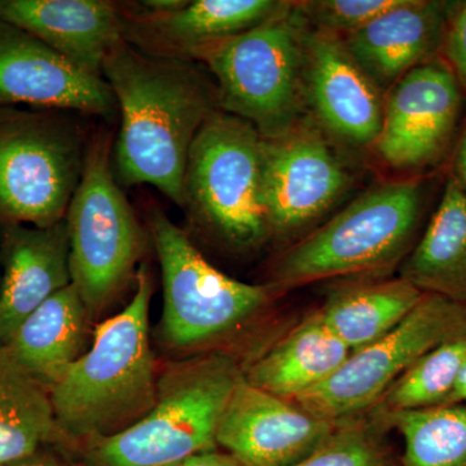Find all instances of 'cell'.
<instances>
[{
	"label": "cell",
	"instance_id": "obj_14",
	"mask_svg": "<svg viewBox=\"0 0 466 466\" xmlns=\"http://www.w3.org/2000/svg\"><path fill=\"white\" fill-rule=\"evenodd\" d=\"M339 424L260 390L242 375L220 417L217 444L245 466H291L319 449Z\"/></svg>",
	"mask_w": 466,
	"mask_h": 466
},
{
	"label": "cell",
	"instance_id": "obj_26",
	"mask_svg": "<svg viewBox=\"0 0 466 466\" xmlns=\"http://www.w3.org/2000/svg\"><path fill=\"white\" fill-rule=\"evenodd\" d=\"M466 360V329L422 355L367 413L391 415L441 406L449 400Z\"/></svg>",
	"mask_w": 466,
	"mask_h": 466
},
{
	"label": "cell",
	"instance_id": "obj_1",
	"mask_svg": "<svg viewBox=\"0 0 466 466\" xmlns=\"http://www.w3.org/2000/svg\"><path fill=\"white\" fill-rule=\"evenodd\" d=\"M103 78L121 113L115 146L119 183L149 184L183 207L189 152L219 109L217 87L196 61L147 54L126 41L104 61Z\"/></svg>",
	"mask_w": 466,
	"mask_h": 466
},
{
	"label": "cell",
	"instance_id": "obj_25",
	"mask_svg": "<svg viewBox=\"0 0 466 466\" xmlns=\"http://www.w3.org/2000/svg\"><path fill=\"white\" fill-rule=\"evenodd\" d=\"M372 417L400 431V466H466V403Z\"/></svg>",
	"mask_w": 466,
	"mask_h": 466
},
{
	"label": "cell",
	"instance_id": "obj_15",
	"mask_svg": "<svg viewBox=\"0 0 466 466\" xmlns=\"http://www.w3.org/2000/svg\"><path fill=\"white\" fill-rule=\"evenodd\" d=\"M23 106L106 119L118 113L103 76L78 69L33 34L0 20V108Z\"/></svg>",
	"mask_w": 466,
	"mask_h": 466
},
{
	"label": "cell",
	"instance_id": "obj_22",
	"mask_svg": "<svg viewBox=\"0 0 466 466\" xmlns=\"http://www.w3.org/2000/svg\"><path fill=\"white\" fill-rule=\"evenodd\" d=\"M400 278L425 294L466 305V192L447 174L441 200Z\"/></svg>",
	"mask_w": 466,
	"mask_h": 466
},
{
	"label": "cell",
	"instance_id": "obj_29",
	"mask_svg": "<svg viewBox=\"0 0 466 466\" xmlns=\"http://www.w3.org/2000/svg\"><path fill=\"white\" fill-rule=\"evenodd\" d=\"M441 57L466 95V0L449 2Z\"/></svg>",
	"mask_w": 466,
	"mask_h": 466
},
{
	"label": "cell",
	"instance_id": "obj_5",
	"mask_svg": "<svg viewBox=\"0 0 466 466\" xmlns=\"http://www.w3.org/2000/svg\"><path fill=\"white\" fill-rule=\"evenodd\" d=\"M309 25L288 2L274 17L195 55L217 81L219 109L275 139L309 118L303 90Z\"/></svg>",
	"mask_w": 466,
	"mask_h": 466
},
{
	"label": "cell",
	"instance_id": "obj_13",
	"mask_svg": "<svg viewBox=\"0 0 466 466\" xmlns=\"http://www.w3.org/2000/svg\"><path fill=\"white\" fill-rule=\"evenodd\" d=\"M303 90L309 118L350 148H373L385 95L351 56L339 36L309 26Z\"/></svg>",
	"mask_w": 466,
	"mask_h": 466
},
{
	"label": "cell",
	"instance_id": "obj_19",
	"mask_svg": "<svg viewBox=\"0 0 466 466\" xmlns=\"http://www.w3.org/2000/svg\"><path fill=\"white\" fill-rule=\"evenodd\" d=\"M0 20L46 43L88 75L125 41V14L106 0H0Z\"/></svg>",
	"mask_w": 466,
	"mask_h": 466
},
{
	"label": "cell",
	"instance_id": "obj_8",
	"mask_svg": "<svg viewBox=\"0 0 466 466\" xmlns=\"http://www.w3.org/2000/svg\"><path fill=\"white\" fill-rule=\"evenodd\" d=\"M183 207L236 250L269 238L263 205V137L244 119L218 109L198 131L184 177Z\"/></svg>",
	"mask_w": 466,
	"mask_h": 466
},
{
	"label": "cell",
	"instance_id": "obj_18",
	"mask_svg": "<svg viewBox=\"0 0 466 466\" xmlns=\"http://www.w3.org/2000/svg\"><path fill=\"white\" fill-rule=\"evenodd\" d=\"M279 0H195L167 14H125V41L147 54L192 60L214 43L260 25L287 5Z\"/></svg>",
	"mask_w": 466,
	"mask_h": 466
},
{
	"label": "cell",
	"instance_id": "obj_32",
	"mask_svg": "<svg viewBox=\"0 0 466 466\" xmlns=\"http://www.w3.org/2000/svg\"><path fill=\"white\" fill-rule=\"evenodd\" d=\"M9 466H76L67 461L63 456L57 455L51 449H46L30 458L21 460L16 464ZM84 466V465H82Z\"/></svg>",
	"mask_w": 466,
	"mask_h": 466
},
{
	"label": "cell",
	"instance_id": "obj_30",
	"mask_svg": "<svg viewBox=\"0 0 466 466\" xmlns=\"http://www.w3.org/2000/svg\"><path fill=\"white\" fill-rule=\"evenodd\" d=\"M449 175L466 192V113L449 161Z\"/></svg>",
	"mask_w": 466,
	"mask_h": 466
},
{
	"label": "cell",
	"instance_id": "obj_16",
	"mask_svg": "<svg viewBox=\"0 0 466 466\" xmlns=\"http://www.w3.org/2000/svg\"><path fill=\"white\" fill-rule=\"evenodd\" d=\"M66 220L56 225L0 226V349L18 325L72 284Z\"/></svg>",
	"mask_w": 466,
	"mask_h": 466
},
{
	"label": "cell",
	"instance_id": "obj_27",
	"mask_svg": "<svg viewBox=\"0 0 466 466\" xmlns=\"http://www.w3.org/2000/svg\"><path fill=\"white\" fill-rule=\"evenodd\" d=\"M386 431L370 415L339 422L319 449L291 466H400L383 440Z\"/></svg>",
	"mask_w": 466,
	"mask_h": 466
},
{
	"label": "cell",
	"instance_id": "obj_7",
	"mask_svg": "<svg viewBox=\"0 0 466 466\" xmlns=\"http://www.w3.org/2000/svg\"><path fill=\"white\" fill-rule=\"evenodd\" d=\"M84 130L67 110L0 108V226L66 219L84 174Z\"/></svg>",
	"mask_w": 466,
	"mask_h": 466
},
{
	"label": "cell",
	"instance_id": "obj_21",
	"mask_svg": "<svg viewBox=\"0 0 466 466\" xmlns=\"http://www.w3.org/2000/svg\"><path fill=\"white\" fill-rule=\"evenodd\" d=\"M88 320L81 296L70 284L18 325L2 349L27 375L50 390L81 357Z\"/></svg>",
	"mask_w": 466,
	"mask_h": 466
},
{
	"label": "cell",
	"instance_id": "obj_2",
	"mask_svg": "<svg viewBox=\"0 0 466 466\" xmlns=\"http://www.w3.org/2000/svg\"><path fill=\"white\" fill-rule=\"evenodd\" d=\"M152 293L149 268L140 265L133 299L97 325L92 348L48 390L67 447L118 433L155 406L158 377L149 339Z\"/></svg>",
	"mask_w": 466,
	"mask_h": 466
},
{
	"label": "cell",
	"instance_id": "obj_6",
	"mask_svg": "<svg viewBox=\"0 0 466 466\" xmlns=\"http://www.w3.org/2000/svg\"><path fill=\"white\" fill-rule=\"evenodd\" d=\"M149 231L164 283L159 333L170 348L198 350L228 341L278 299L268 284H248L220 272L157 208L150 210Z\"/></svg>",
	"mask_w": 466,
	"mask_h": 466
},
{
	"label": "cell",
	"instance_id": "obj_17",
	"mask_svg": "<svg viewBox=\"0 0 466 466\" xmlns=\"http://www.w3.org/2000/svg\"><path fill=\"white\" fill-rule=\"evenodd\" d=\"M447 7L441 0H397L342 41L385 95L408 72L441 57Z\"/></svg>",
	"mask_w": 466,
	"mask_h": 466
},
{
	"label": "cell",
	"instance_id": "obj_23",
	"mask_svg": "<svg viewBox=\"0 0 466 466\" xmlns=\"http://www.w3.org/2000/svg\"><path fill=\"white\" fill-rule=\"evenodd\" d=\"M424 296L400 276L348 279L328 291L318 312L325 325L355 351L394 329Z\"/></svg>",
	"mask_w": 466,
	"mask_h": 466
},
{
	"label": "cell",
	"instance_id": "obj_34",
	"mask_svg": "<svg viewBox=\"0 0 466 466\" xmlns=\"http://www.w3.org/2000/svg\"><path fill=\"white\" fill-rule=\"evenodd\" d=\"M0 287H2V269H0Z\"/></svg>",
	"mask_w": 466,
	"mask_h": 466
},
{
	"label": "cell",
	"instance_id": "obj_3",
	"mask_svg": "<svg viewBox=\"0 0 466 466\" xmlns=\"http://www.w3.org/2000/svg\"><path fill=\"white\" fill-rule=\"evenodd\" d=\"M431 175L377 183L285 249L269 287L285 291L330 279L386 278L415 247Z\"/></svg>",
	"mask_w": 466,
	"mask_h": 466
},
{
	"label": "cell",
	"instance_id": "obj_11",
	"mask_svg": "<svg viewBox=\"0 0 466 466\" xmlns=\"http://www.w3.org/2000/svg\"><path fill=\"white\" fill-rule=\"evenodd\" d=\"M465 99L443 58L416 66L385 94L381 130L372 148L377 157L406 177L431 175L449 165Z\"/></svg>",
	"mask_w": 466,
	"mask_h": 466
},
{
	"label": "cell",
	"instance_id": "obj_4",
	"mask_svg": "<svg viewBox=\"0 0 466 466\" xmlns=\"http://www.w3.org/2000/svg\"><path fill=\"white\" fill-rule=\"evenodd\" d=\"M241 376L225 352L171 364L158 377L152 410L124 431L85 443L84 466H167L219 449L218 426Z\"/></svg>",
	"mask_w": 466,
	"mask_h": 466
},
{
	"label": "cell",
	"instance_id": "obj_20",
	"mask_svg": "<svg viewBox=\"0 0 466 466\" xmlns=\"http://www.w3.org/2000/svg\"><path fill=\"white\" fill-rule=\"evenodd\" d=\"M350 354L351 350L314 309L242 370V375L260 390L294 400L327 381Z\"/></svg>",
	"mask_w": 466,
	"mask_h": 466
},
{
	"label": "cell",
	"instance_id": "obj_10",
	"mask_svg": "<svg viewBox=\"0 0 466 466\" xmlns=\"http://www.w3.org/2000/svg\"><path fill=\"white\" fill-rule=\"evenodd\" d=\"M466 329V305L425 294L400 325L351 351L327 381L294 401L332 422L367 415L422 355Z\"/></svg>",
	"mask_w": 466,
	"mask_h": 466
},
{
	"label": "cell",
	"instance_id": "obj_28",
	"mask_svg": "<svg viewBox=\"0 0 466 466\" xmlns=\"http://www.w3.org/2000/svg\"><path fill=\"white\" fill-rule=\"evenodd\" d=\"M395 3L397 0H305L294 5L311 29L343 38L367 25Z\"/></svg>",
	"mask_w": 466,
	"mask_h": 466
},
{
	"label": "cell",
	"instance_id": "obj_24",
	"mask_svg": "<svg viewBox=\"0 0 466 466\" xmlns=\"http://www.w3.org/2000/svg\"><path fill=\"white\" fill-rule=\"evenodd\" d=\"M54 446H66L50 391L0 349V466Z\"/></svg>",
	"mask_w": 466,
	"mask_h": 466
},
{
	"label": "cell",
	"instance_id": "obj_12",
	"mask_svg": "<svg viewBox=\"0 0 466 466\" xmlns=\"http://www.w3.org/2000/svg\"><path fill=\"white\" fill-rule=\"evenodd\" d=\"M352 179L327 135L311 118L263 139V205L269 238H287L318 222Z\"/></svg>",
	"mask_w": 466,
	"mask_h": 466
},
{
	"label": "cell",
	"instance_id": "obj_31",
	"mask_svg": "<svg viewBox=\"0 0 466 466\" xmlns=\"http://www.w3.org/2000/svg\"><path fill=\"white\" fill-rule=\"evenodd\" d=\"M167 466H245L233 456L220 451H208V452L196 453L188 458L179 460L174 464Z\"/></svg>",
	"mask_w": 466,
	"mask_h": 466
},
{
	"label": "cell",
	"instance_id": "obj_33",
	"mask_svg": "<svg viewBox=\"0 0 466 466\" xmlns=\"http://www.w3.org/2000/svg\"><path fill=\"white\" fill-rule=\"evenodd\" d=\"M466 403V360L462 367L461 373L453 389L452 394L450 395L449 400L444 404Z\"/></svg>",
	"mask_w": 466,
	"mask_h": 466
},
{
	"label": "cell",
	"instance_id": "obj_9",
	"mask_svg": "<svg viewBox=\"0 0 466 466\" xmlns=\"http://www.w3.org/2000/svg\"><path fill=\"white\" fill-rule=\"evenodd\" d=\"M106 135L88 148L66 220L72 284L90 319L112 305L137 276L146 235L113 173Z\"/></svg>",
	"mask_w": 466,
	"mask_h": 466
}]
</instances>
